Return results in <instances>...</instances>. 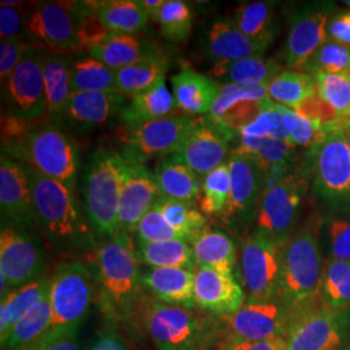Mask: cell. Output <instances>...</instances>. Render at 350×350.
<instances>
[{"label":"cell","mask_w":350,"mask_h":350,"mask_svg":"<svg viewBox=\"0 0 350 350\" xmlns=\"http://www.w3.org/2000/svg\"><path fill=\"white\" fill-rule=\"evenodd\" d=\"M142 282L150 292L165 304L193 308V282L195 270L178 267H157L150 269Z\"/></svg>","instance_id":"obj_28"},{"label":"cell","mask_w":350,"mask_h":350,"mask_svg":"<svg viewBox=\"0 0 350 350\" xmlns=\"http://www.w3.org/2000/svg\"><path fill=\"white\" fill-rule=\"evenodd\" d=\"M276 111L280 113L283 125L287 131L291 143L297 147L312 148L325 137V124L301 116L287 107L275 104Z\"/></svg>","instance_id":"obj_46"},{"label":"cell","mask_w":350,"mask_h":350,"mask_svg":"<svg viewBox=\"0 0 350 350\" xmlns=\"http://www.w3.org/2000/svg\"><path fill=\"white\" fill-rule=\"evenodd\" d=\"M201 189V212L206 215L221 217L225 212L231 189L228 163H225L214 169L209 174L205 175Z\"/></svg>","instance_id":"obj_45"},{"label":"cell","mask_w":350,"mask_h":350,"mask_svg":"<svg viewBox=\"0 0 350 350\" xmlns=\"http://www.w3.org/2000/svg\"><path fill=\"white\" fill-rule=\"evenodd\" d=\"M191 243L196 267L232 273L237 250L234 241L224 231L206 227Z\"/></svg>","instance_id":"obj_33"},{"label":"cell","mask_w":350,"mask_h":350,"mask_svg":"<svg viewBox=\"0 0 350 350\" xmlns=\"http://www.w3.org/2000/svg\"><path fill=\"white\" fill-rule=\"evenodd\" d=\"M146 325L159 350H188L199 335V323L192 312L178 305L152 302Z\"/></svg>","instance_id":"obj_17"},{"label":"cell","mask_w":350,"mask_h":350,"mask_svg":"<svg viewBox=\"0 0 350 350\" xmlns=\"http://www.w3.org/2000/svg\"><path fill=\"white\" fill-rule=\"evenodd\" d=\"M23 350H82L77 331H49L37 342Z\"/></svg>","instance_id":"obj_55"},{"label":"cell","mask_w":350,"mask_h":350,"mask_svg":"<svg viewBox=\"0 0 350 350\" xmlns=\"http://www.w3.org/2000/svg\"><path fill=\"white\" fill-rule=\"evenodd\" d=\"M73 59L70 53H55L46 51L43 59V75L47 112L51 116H63L68 109L72 96L70 69Z\"/></svg>","instance_id":"obj_30"},{"label":"cell","mask_w":350,"mask_h":350,"mask_svg":"<svg viewBox=\"0 0 350 350\" xmlns=\"http://www.w3.org/2000/svg\"><path fill=\"white\" fill-rule=\"evenodd\" d=\"M31 180L36 222L55 243L88 247L94 243L92 227L81 212L72 188L27 167Z\"/></svg>","instance_id":"obj_1"},{"label":"cell","mask_w":350,"mask_h":350,"mask_svg":"<svg viewBox=\"0 0 350 350\" xmlns=\"http://www.w3.org/2000/svg\"><path fill=\"white\" fill-rule=\"evenodd\" d=\"M327 37L328 40L350 46V11H341L329 17Z\"/></svg>","instance_id":"obj_56"},{"label":"cell","mask_w":350,"mask_h":350,"mask_svg":"<svg viewBox=\"0 0 350 350\" xmlns=\"http://www.w3.org/2000/svg\"><path fill=\"white\" fill-rule=\"evenodd\" d=\"M230 199L221 218L228 225L247 222L257 215L265 193V173L257 161L234 152L228 159Z\"/></svg>","instance_id":"obj_14"},{"label":"cell","mask_w":350,"mask_h":350,"mask_svg":"<svg viewBox=\"0 0 350 350\" xmlns=\"http://www.w3.org/2000/svg\"><path fill=\"white\" fill-rule=\"evenodd\" d=\"M135 235H137L139 245L147 244V243L173 240V239L185 240L166 222L157 202L139 222L138 227L135 230Z\"/></svg>","instance_id":"obj_50"},{"label":"cell","mask_w":350,"mask_h":350,"mask_svg":"<svg viewBox=\"0 0 350 350\" xmlns=\"http://www.w3.org/2000/svg\"><path fill=\"white\" fill-rule=\"evenodd\" d=\"M291 310L275 301H250L230 315L232 340L269 341L284 338Z\"/></svg>","instance_id":"obj_19"},{"label":"cell","mask_w":350,"mask_h":350,"mask_svg":"<svg viewBox=\"0 0 350 350\" xmlns=\"http://www.w3.org/2000/svg\"><path fill=\"white\" fill-rule=\"evenodd\" d=\"M169 62L163 57H153L116 70V85L120 94L134 96L154 88L165 81Z\"/></svg>","instance_id":"obj_38"},{"label":"cell","mask_w":350,"mask_h":350,"mask_svg":"<svg viewBox=\"0 0 350 350\" xmlns=\"http://www.w3.org/2000/svg\"><path fill=\"white\" fill-rule=\"evenodd\" d=\"M157 205L160 206L166 222L188 243L208 227L205 215L199 212L192 202L161 196Z\"/></svg>","instance_id":"obj_42"},{"label":"cell","mask_w":350,"mask_h":350,"mask_svg":"<svg viewBox=\"0 0 350 350\" xmlns=\"http://www.w3.org/2000/svg\"><path fill=\"white\" fill-rule=\"evenodd\" d=\"M25 37L38 49L55 53H72L85 49L75 23L73 5L43 3L27 14Z\"/></svg>","instance_id":"obj_13"},{"label":"cell","mask_w":350,"mask_h":350,"mask_svg":"<svg viewBox=\"0 0 350 350\" xmlns=\"http://www.w3.org/2000/svg\"><path fill=\"white\" fill-rule=\"evenodd\" d=\"M138 3L146 14L156 21L165 0H138Z\"/></svg>","instance_id":"obj_59"},{"label":"cell","mask_w":350,"mask_h":350,"mask_svg":"<svg viewBox=\"0 0 350 350\" xmlns=\"http://www.w3.org/2000/svg\"><path fill=\"white\" fill-rule=\"evenodd\" d=\"M92 293L91 273L83 263L63 265L52 278L50 331H77L90 310Z\"/></svg>","instance_id":"obj_9"},{"label":"cell","mask_w":350,"mask_h":350,"mask_svg":"<svg viewBox=\"0 0 350 350\" xmlns=\"http://www.w3.org/2000/svg\"><path fill=\"white\" fill-rule=\"evenodd\" d=\"M329 258L350 261V221L336 218L328 226Z\"/></svg>","instance_id":"obj_53"},{"label":"cell","mask_w":350,"mask_h":350,"mask_svg":"<svg viewBox=\"0 0 350 350\" xmlns=\"http://www.w3.org/2000/svg\"><path fill=\"white\" fill-rule=\"evenodd\" d=\"M338 122H340V125L342 126L344 129H348L350 127V112L347 114V116H344L342 118H340L338 120Z\"/></svg>","instance_id":"obj_60"},{"label":"cell","mask_w":350,"mask_h":350,"mask_svg":"<svg viewBox=\"0 0 350 350\" xmlns=\"http://www.w3.org/2000/svg\"><path fill=\"white\" fill-rule=\"evenodd\" d=\"M325 137L312 150V175L317 196L334 208L350 206V150L338 121L325 124Z\"/></svg>","instance_id":"obj_6"},{"label":"cell","mask_w":350,"mask_h":350,"mask_svg":"<svg viewBox=\"0 0 350 350\" xmlns=\"http://www.w3.org/2000/svg\"><path fill=\"white\" fill-rule=\"evenodd\" d=\"M318 98L340 120L350 112V70L313 75Z\"/></svg>","instance_id":"obj_44"},{"label":"cell","mask_w":350,"mask_h":350,"mask_svg":"<svg viewBox=\"0 0 350 350\" xmlns=\"http://www.w3.org/2000/svg\"><path fill=\"white\" fill-rule=\"evenodd\" d=\"M175 108L174 96L163 81L154 88L131 96L118 117L126 126L139 125L169 117Z\"/></svg>","instance_id":"obj_32"},{"label":"cell","mask_w":350,"mask_h":350,"mask_svg":"<svg viewBox=\"0 0 350 350\" xmlns=\"http://www.w3.org/2000/svg\"><path fill=\"white\" fill-rule=\"evenodd\" d=\"M52 279H37L23 287L16 288L1 299L0 305V338L7 340L13 327L36 304L49 295Z\"/></svg>","instance_id":"obj_34"},{"label":"cell","mask_w":350,"mask_h":350,"mask_svg":"<svg viewBox=\"0 0 350 350\" xmlns=\"http://www.w3.org/2000/svg\"><path fill=\"white\" fill-rule=\"evenodd\" d=\"M127 161L112 150L99 148L91 157L83 180V196L88 222L104 239L118 235V206Z\"/></svg>","instance_id":"obj_2"},{"label":"cell","mask_w":350,"mask_h":350,"mask_svg":"<svg viewBox=\"0 0 350 350\" xmlns=\"http://www.w3.org/2000/svg\"><path fill=\"white\" fill-rule=\"evenodd\" d=\"M90 350H130L125 341L114 334L99 338Z\"/></svg>","instance_id":"obj_58"},{"label":"cell","mask_w":350,"mask_h":350,"mask_svg":"<svg viewBox=\"0 0 350 350\" xmlns=\"http://www.w3.org/2000/svg\"><path fill=\"white\" fill-rule=\"evenodd\" d=\"M0 208L3 217L18 226L37 224L29 172L24 163L4 153L0 161Z\"/></svg>","instance_id":"obj_22"},{"label":"cell","mask_w":350,"mask_h":350,"mask_svg":"<svg viewBox=\"0 0 350 350\" xmlns=\"http://www.w3.org/2000/svg\"><path fill=\"white\" fill-rule=\"evenodd\" d=\"M283 247L256 231L244 241L241 269L250 301H274L280 296Z\"/></svg>","instance_id":"obj_11"},{"label":"cell","mask_w":350,"mask_h":350,"mask_svg":"<svg viewBox=\"0 0 350 350\" xmlns=\"http://www.w3.org/2000/svg\"><path fill=\"white\" fill-rule=\"evenodd\" d=\"M269 100L267 85H224L206 118L235 137L258 117Z\"/></svg>","instance_id":"obj_15"},{"label":"cell","mask_w":350,"mask_h":350,"mask_svg":"<svg viewBox=\"0 0 350 350\" xmlns=\"http://www.w3.org/2000/svg\"><path fill=\"white\" fill-rule=\"evenodd\" d=\"M306 189V179L291 173L275 187L266 191L257 212V231L284 247L293 235Z\"/></svg>","instance_id":"obj_10"},{"label":"cell","mask_w":350,"mask_h":350,"mask_svg":"<svg viewBox=\"0 0 350 350\" xmlns=\"http://www.w3.org/2000/svg\"><path fill=\"white\" fill-rule=\"evenodd\" d=\"M273 1H252L240 5L230 18L245 36L271 43L275 34Z\"/></svg>","instance_id":"obj_40"},{"label":"cell","mask_w":350,"mask_h":350,"mask_svg":"<svg viewBox=\"0 0 350 350\" xmlns=\"http://www.w3.org/2000/svg\"><path fill=\"white\" fill-rule=\"evenodd\" d=\"M345 130V135H347V142H348V146H349L350 150V127L348 129H344Z\"/></svg>","instance_id":"obj_61"},{"label":"cell","mask_w":350,"mask_h":350,"mask_svg":"<svg viewBox=\"0 0 350 350\" xmlns=\"http://www.w3.org/2000/svg\"><path fill=\"white\" fill-rule=\"evenodd\" d=\"M234 138L235 137L212 124L208 118L196 121L195 127L175 156L198 176H205L225 163L228 143Z\"/></svg>","instance_id":"obj_21"},{"label":"cell","mask_w":350,"mask_h":350,"mask_svg":"<svg viewBox=\"0 0 350 350\" xmlns=\"http://www.w3.org/2000/svg\"><path fill=\"white\" fill-rule=\"evenodd\" d=\"M282 65L273 59L252 57L238 62L214 64L209 77L224 85H269L280 75Z\"/></svg>","instance_id":"obj_29"},{"label":"cell","mask_w":350,"mask_h":350,"mask_svg":"<svg viewBox=\"0 0 350 350\" xmlns=\"http://www.w3.org/2000/svg\"><path fill=\"white\" fill-rule=\"evenodd\" d=\"M70 88L73 92H118L116 70L91 56L73 60Z\"/></svg>","instance_id":"obj_41"},{"label":"cell","mask_w":350,"mask_h":350,"mask_svg":"<svg viewBox=\"0 0 350 350\" xmlns=\"http://www.w3.org/2000/svg\"><path fill=\"white\" fill-rule=\"evenodd\" d=\"M329 17L327 5H308L292 14L284 47V59L291 70L302 72L315 51L327 42Z\"/></svg>","instance_id":"obj_16"},{"label":"cell","mask_w":350,"mask_h":350,"mask_svg":"<svg viewBox=\"0 0 350 350\" xmlns=\"http://www.w3.org/2000/svg\"><path fill=\"white\" fill-rule=\"evenodd\" d=\"M240 134L250 135L254 138L278 139V140H284L291 143L287 131L283 125L282 116L276 111L275 103L271 100L267 101L262 112L258 114V117L253 122L245 126L240 131Z\"/></svg>","instance_id":"obj_49"},{"label":"cell","mask_w":350,"mask_h":350,"mask_svg":"<svg viewBox=\"0 0 350 350\" xmlns=\"http://www.w3.org/2000/svg\"><path fill=\"white\" fill-rule=\"evenodd\" d=\"M161 196L154 175L146 163L127 161L118 206V232L134 234L139 222Z\"/></svg>","instance_id":"obj_18"},{"label":"cell","mask_w":350,"mask_h":350,"mask_svg":"<svg viewBox=\"0 0 350 350\" xmlns=\"http://www.w3.org/2000/svg\"><path fill=\"white\" fill-rule=\"evenodd\" d=\"M323 269L317 225H305L283 247L279 297L284 306L293 309L319 297Z\"/></svg>","instance_id":"obj_3"},{"label":"cell","mask_w":350,"mask_h":350,"mask_svg":"<svg viewBox=\"0 0 350 350\" xmlns=\"http://www.w3.org/2000/svg\"><path fill=\"white\" fill-rule=\"evenodd\" d=\"M46 50L27 47L21 63L5 82V99L12 116L37 122L47 112L43 59Z\"/></svg>","instance_id":"obj_12"},{"label":"cell","mask_w":350,"mask_h":350,"mask_svg":"<svg viewBox=\"0 0 350 350\" xmlns=\"http://www.w3.org/2000/svg\"><path fill=\"white\" fill-rule=\"evenodd\" d=\"M321 299L334 309L350 306V261L328 258L323 269Z\"/></svg>","instance_id":"obj_43"},{"label":"cell","mask_w":350,"mask_h":350,"mask_svg":"<svg viewBox=\"0 0 350 350\" xmlns=\"http://www.w3.org/2000/svg\"><path fill=\"white\" fill-rule=\"evenodd\" d=\"M140 262L130 235L122 232L96 250L94 265L108 313H122L131 305L140 286Z\"/></svg>","instance_id":"obj_5"},{"label":"cell","mask_w":350,"mask_h":350,"mask_svg":"<svg viewBox=\"0 0 350 350\" xmlns=\"http://www.w3.org/2000/svg\"><path fill=\"white\" fill-rule=\"evenodd\" d=\"M195 124L196 120L188 116L172 114L150 122L125 126L118 138L122 146L120 153L127 161L140 163L172 156L180 150Z\"/></svg>","instance_id":"obj_8"},{"label":"cell","mask_w":350,"mask_h":350,"mask_svg":"<svg viewBox=\"0 0 350 350\" xmlns=\"http://www.w3.org/2000/svg\"><path fill=\"white\" fill-rule=\"evenodd\" d=\"M101 24L109 33L138 34L146 29L148 16L138 0H108L95 4Z\"/></svg>","instance_id":"obj_37"},{"label":"cell","mask_w":350,"mask_h":350,"mask_svg":"<svg viewBox=\"0 0 350 350\" xmlns=\"http://www.w3.org/2000/svg\"><path fill=\"white\" fill-rule=\"evenodd\" d=\"M50 293L36 304L16 323L7 340L1 344L4 349H25L50 331L52 325Z\"/></svg>","instance_id":"obj_36"},{"label":"cell","mask_w":350,"mask_h":350,"mask_svg":"<svg viewBox=\"0 0 350 350\" xmlns=\"http://www.w3.org/2000/svg\"><path fill=\"white\" fill-rule=\"evenodd\" d=\"M269 44V42L245 36L230 18H222L209 27L204 49L214 63H228L262 57Z\"/></svg>","instance_id":"obj_24"},{"label":"cell","mask_w":350,"mask_h":350,"mask_svg":"<svg viewBox=\"0 0 350 350\" xmlns=\"http://www.w3.org/2000/svg\"><path fill=\"white\" fill-rule=\"evenodd\" d=\"M138 253L140 261L150 266V269L178 267L196 270L192 247L188 245L186 240L173 239L157 243L140 244Z\"/></svg>","instance_id":"obj_39"},{"label":"cell","mask_w":350,"mask_h":350,"mask_svg":"<svg viewBox=\"0 0 350 350\" xmlns=\"http://www.w3.org/2000/svg\"><path fill=\"white\" fill-rule=\"evenodd\" d=\"M222 350H286V340L275 338L269 341L231 340Z\"/></svg>","instance_id":"obj_57"},{"label":"cell","mask_w":350,"mask_h":350,"mask_svg":"<svg viewBox=\"0 0 350 350\" xmlns=\"http://www.w3.org/2000/svg\"><path fill=\"white\" fill-rule=\"evenodd\" d=\"M345 4H348V5L350 7V1H345Z\"/></svg>","instance_id":"obj_62"},{"label":"cell","mask_w":350,"mask_h":350,"mask_svg":"<svg viewBox=\"0 0 350 350\" xmlns=\"http://www.w3.org/2000/svg\"><path fill=\"white\" fill-rule=\"evenodd\" d=\"M27 47L29 44L23 38L0 42V81L3 86L21 63Z\"/></svg>","instance_id":"obj_52"},{"label":"cell","mask_w":350,"mask_h":350,"mask_svg":"<svg viewBox=\"0 0 350 350\" xmlns=\"http://www.w3.org/2000/svg\"><path fill=\"white\" fill-rule=\"evenodd\" d=\"M295 152L296 147L289 142L265 138L253 159L266 172L273 167H289Z\"/></svg>","instance_id":"obj_51"},{"label":"cell","mask_w":350,"mask_h":350,"mask_svg":"<svg viewBox=\"0 0 350 350\" xmlns=\"http://www.w3.org/2000/svg\"><path fill=\"white\" fill-rule=\"evenodd\" d=\"M317 95L318 90L313 75L300 70H283L267 85L269 99L293 111Z\"/></svg>","instance_id":"obj_35"},{"label":"cell","mask_w":350,"mask_h":350,"mask_svg":"<svg viewBox=\"0 0 350 350\" xmlns=\"http://www.w3.org/2000/svg\"><path fill=\"white\" fill-rule=\"evenodd\" d=\"M175 105L191 116L208 114L219 96L221 85L209 75L185 69L172 78Z\"/></svg>","instance_id":"obj_26"},{"label":"cell","mask_w":350,"mask_h":350,"mask_svg":"<svg viewBox=\"0 0 350 350\" xmlns=\"http://www.w3.org/2000/svg\"><path fill=\"white\" fill-rule=\"evenodd\" d=\"M193 296L200 309L217 315H232L244 302L243 289L232 273L211 267H196Z\"/></svg>","instance_id":"obj_23"},{"label":"cell","mask_w":350,"mask_h":350,"mask_svg":"<svg viewBox=\"0 0 350 350\" xmlns=\"http://www.w3.org/2000/svg\"><path fill=\"white\" fill-rule=\"evenodd\" d=\"M344 350H350V347H349V348H347V349H344Z\"/></svg>","instance_id":"obj_63"},{"label":"cell","mask_w":350,"mask_h":350,"mask_svg":"<svg viewBox=\"0 0 350 350\" xmlns=\"http://www.w3.org/2000/svg\"><path fill=\"white\" fill-rule=\"evenodd\" d=\"M3 150L39 174L75 188L78 163L75 144L56 126L34 122L20 142Z\"/></svg>","instance_id":"obj_4"},{"label":"cell","mask_w":350,"mask_h":350,"mask_svg":"<svg viewBox=\"0 0 350 350\" xmlns=\"http://www.w3.org/2000/svg\"><path fill=\"white\" fill-rule=\"evenodd\" d=\"M350 70V46L327 40L315 51L302 72L315 75L318 73H341Z\"/></svg>","instance_id":"obj_48"},{"label":"cell","mask_w":350,"mask_h":350,"mask_svg":"<svg viewBox=\"0 0 350 350\" xmlns=\"http://www.w3.org/2000/svg\"><path fill=\"white\" fill-rule=\"evenodd\" d=\"M120 92H72L65 114L77 125L92 127L108 122L127 104Z\"/></svg>","instance_id":"obj_27"},{"label":"cell","mask_w":350,"mask_h":350,"mask_svg":"<svg viewBox=\"0 0 350 350\" xmlns=\"http://www.w3.org/2000/svg\"><path fill=\"white\" fill-rule=\"evenodd\" d=\"M26 20L21 7H8L0 4V38L1 40L25 37Z\"/></svg>","instance_id":"obj_54"},{"label":"cell","mask_w":350,"mask_h":350,"mask_svg":"<svg viewBox=\"0 0 350 350\" xmlns=\"http://www.w3.org/2000/svg\"><path fill=\"white\" fill-rule=\"evenodd\" d=\"M153 175L165 198L193 202L200 193L199 176L175 154L156 163Z\"/></svg>","instance_id":"obj_31"},{"label":"cell","mask_w":350,"mask_h":350,"mask_svg":"<svg viewBox=\"0 0 350 350\" xmlns=\"http://www.w3.org/2000/svg\"><path fill=\"white\" fill-rule=\"evenodd\" d=\"M44 269L43 254L37 243L13 227L0 232V274L10 287H23L34 280Z\"/></svg>","instance_id":"obj_20"},{"label":"cell","mask_w":350,"mask_h":350,"mask_svg":"<svg viewBox=\"0 0 350 350\" xmlns=\"http://www.w3.org/2000/svg\"><path fill=\"white\" fill-rule=\"evenodd\" d=\"M286 350H338L348 332V314L319 297L289 309Z\"/></svg>","instance_id":"obj_7"},{"label":"cell","mask_w":350,"mask_h":350,"mask_svg":"<svg viewBox=\"0 0 350 350\" xmlns=\"http://www.w3.org/2000/svg\"><path fill=\"white\" fill-rule=\"evenodd\" d=\"M88 56L114 70L161 56L157 44L139 34L109 33L86 49Z\"/></svg>","instance_id":"obj_25"},{"label":"cell","mask_w":350,"mask_h":350,"mask_svg":"<svg viewBox=\"0 0 350 350\" xmlns=\"http://www.w3.org/2000/svg\"><path fill=\"white\" fill-rule=\"evenodd\" d=\"M156 21L163 37L172 42H183L191 33L193 16L186 1L165 0Z\"/></svg>","instance_id":"obj_47"}]
</instances>
